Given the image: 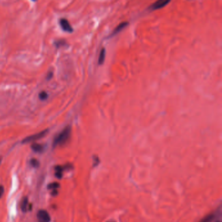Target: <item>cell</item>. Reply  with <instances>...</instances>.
<instances>
[{
	"instance_id": "cell-4",
	"label": "cell",
	"mask_w": 222,
	"mask_h": 222,
	"mask_svg": "<svg viewBox=\"0 0 222 222\" xmlns=\"http://www.w3.org/2000/svg\"><path fill=\"white\" fill-rule=\"evenodd\" d=\"M169 3H170V1H168V0H158V1L155 2L154 3H152L149 9L152 10L160 9L163 7H165L166 5Z\"/></svg>"
},
{
	"instance_id": "cell-8",
	"label": "cell",
	"mask_w": 222,
	"mask_h": 222,
	"mask_svg": "<svg viewBox=\"0 0 222 222\" xmlns=\"http://www.w3.org/2000/svg\"><path fill=\"white\" fill-rule=\"evenodd\" d=\"M216 215L214 214H209L201 220L199 222H212V221L214 220Z\"/></svg>"
},
{
	"instance_id": "cell-6",
	"label": "cell",
	"mask_w": 222,
	"mask_h": 222,
	"mask_svg": "<svg viewBox=\"0 0 222 222\" xmlns=\"http://www.w3.org/2000/svg\"><path fill=\"white\" fill-rule=\"evenodd\" d=\"M128 25V22H124L121 23L119 25H118L117 27L115 28V29L113 31L112 33L111 34L110 36H112L113 35H117V33H119L120 32L121 30H123L124 28H125Z\"/></svg>"
},
{
	"instance_id": "cell-1",
	"label": "cell",
	"mask_w": 222,
	"mask_h": 222,
	"mask_svg": "<svg viewBox=\"0 0 222 222\" xmlns=\"http://www.w3.org/2000/svg\"><path fill=\"white\" fill-rule=\"evenodd\" d=\"M71 134V128L70 126H67L58 134L54 140L53 145L54 147L57 146H62L66 144L69 140Z\"/></svg>"
},
{
	"instance_id": "cell-9",
	"label": "cell",
	"mask_w": 222,
	"mask_h": 222,
	"mask_svg": "<svg viewBox=\"0 0 222 222\" xmlns=\"http://www.w3.org/2000/svg\"><path fill=\"white\" fill-rule=\"evenodd\" d=\"M28 197H24L22 200V203H21V209L22 210L23 212H26L28 210Z\"/></svg>"
},
{
	"instance_id": "cell-15",
	"label": "cell",
	"mask_w": 222,
	"mask_h": 222,
	"mask_svg": "<svg viewBox=\"0 0 222 222\" xmlns=\"http://www.w3.org/2000/svg\"><path fill=\"white\" fill-rule=\"evenodd\" d=\"M65 43V41H63V40L60 41V40H59V41H57V43H56V46H57V47H59L61 44V45H64Z\"/></svg>"
},
{
	"instance_id": "cell-11",
	"label": "cell",
	"mask_w": 222,
	"mask_h": 222,
	"mask_svg": "<svg viewBox=\"0 0 222 222\" xmlns=\"http://www.w3.org/2000/svg\"><path fill=\"white\" fill-rule=\"evenodd\" d=\"M56 176L58 178H61L63 176V168L61 166H57L56 167Z\"/></svg>"
},
{
	"instance_id": "cell-17",
	"label": "cell",
	"mask_w": 222,
	"mask_h": 222,
	"mask_svg": "<svg viewBox=\"0 0 222 222\" xmlns=\"http://www.w3.org/2000/svg\"><path fill=\"white\" fill-rule=\"evenodd\" d=\"M53 76V72H50L49 73H48V75H47V77L46 78L48 79V80H50V79H51Z\"/></svg>"
},
{
	"instance_id": "cell-13",
	"label": "cell",
	"mask_w": 222,
	"mask_h": 222,
	"mask_svg": "<svg viewBox=\"0 0 222 222\" xmlns=\"http://www.w3.org/2000/svg\"><path fill=\"white\" fill-rule=\"evenodd\" d=\"M48 98V93L46 91H42L39 94V98L40 100H46Z\"/></svg>"
},
{
	"instance_id": "cell-19",
	"label": "cell",
	"mask_w": 222,
	"mask_h": 222,
	"mask_svg": "<svg viewBox=\"0 0 222 222\" xmlns=\"http://www.w3.org/2000/svg\"><path fill=\"white\" fill-rule=\"evenodd\" d=\"M218 222H220V221H218Z\"/></svg>"
},
{
	"instance_id": "cell-2",
	"label": "cell",
	"mask_w": 222,
	"mask_h": 222,
	"mask_svg": "<svg viewBox=\"0 0 222 222\" xmlns=\"http://www.w3.org/2000/svg\"><path fill=\"white\" fill-rule=\"evenodd\" d=\"M48 130H45L44 131H42L39 133L35 134L33 135H31L30 136H28L22 141L23 144H26V143H29V142H32V141H35L36 140H40L41 138H43V137H44L46 136V134L48 133Z\"/></svg>"
},
{
	"instance_id": "cell-10",
	"label": "cell",
	"mask_w": 222,
	"mask_h": 222,
	"mask_svg": "<svg viewBox=\"0 0 222 222\" xmlns=\"http://www.w3.org/2000/svg\"><path fill=\"white\" fill-rule=\"evenodd\" d=\"M105 48H102L100 51L99 58H98V64L99 65H102L104 63V61L105 60Z\"/></svg>"
},
{
	"instance_id": "cell-16",
	"label": "cell",
	"mask_w": 222,
	"mask_h": 222,
	"mask_svg": "<svg viewBox=\"0 0 222 222\" xmlns=\"http://www.w3.org/2000/svg\"><path fill=\"white\" fill-rule=\"evenodd\" d=\"M3 193H4V188L2 186H0V198L2 197Z\"/></svg>"
},
{
	"instance_id": "cell-14",
	"label": "cell",
	"mask_w": 222,
	"mask_h": 222,
	"mask_svg": "<svg viewBox=\"0 0 222 222\" xmlns=\"http://www.w3.org/2000/svg\"><path fill=\"white\" fill-rule=\"evenodd\" d=\"M31 164L34 167H37L39 166V162L37 160H36V159H35V158H33V159L31 160Z\"/></svg>"
},
{
	"instance_id": "cell-12",
	"label": "cell",
	"mask_w": 222,
	"mask_h": 222,
	"mask_svg": "<svg viewBox=\"0 0 222 222\" xmlns=\"http://www.w3.org/2000/svg\"><path fill=\"white\" fill-rule=\"evenodd\" d=\"M59 187V184L57 183V182H53V183H51L48 185V188L50 189H52V190H54V189H56L57 188Z\"/></svg>"
},
{
	"instance_id": "cell-3",
	"label": "cell",
	"mask_w": 222,
	"mask_h": 222,
	"mask_svg": "<svg viewBox=\"0 0 222 222\" xmlns=\"http://www.w3.org/2000/svg\"><path fill=\"white\" fill-rule=\"evenodd\" d=\"M38 222H50V216L48 212L44 210H40L37 213Z\"/></svg>"
},
{
	"instance_id": "cell-18",
	"label": "cell",
	"mask_w": 222,
	"mask_h": 222,
	"mask_svg": "<svg viewBox=\"0 0 222 222\" xmlns=\"http://www.w3.org/2000/svg\"><path fill=\"white\" fill-rule=\"evenodd\" d=\"M1 161H2V159H1V158H0V162H1Z\"/></svg>"
},
{
	"instance_id": "cell-5",
	"label": "cell",
	"mask_w": 222,
	"mask_h": 222,
	"mask_svg": "<svg viewBox=\"0 0 222 222\" xmlns=\"http://www.w3.org/2000/svg\"><path fill=\"white\" fill-rule=\"evenodd\" d=\"M59 24H60L61 28L65 31H67V32H69V33L72 32L73 29L72 28L71 25L70 24L69 22H68L67 19H65V18L61 19Z\"/></svg>"
},
{
	"instance_id": "cell-7",
	"label": "cell",
	"mask_w": 222,
	"mask_h": 222,
	"mask_svg": "<svg viewBox=\"0 0 222 222\" xmlns=\"http://www.w3.org/2000/svg\"><path fill=\"white\" fill-rule=\"evenodd\" d=\"M31 149L36 152H42L44 151V146L39 144H33L31 145Z\"/></svg>"
}]
</instances>
